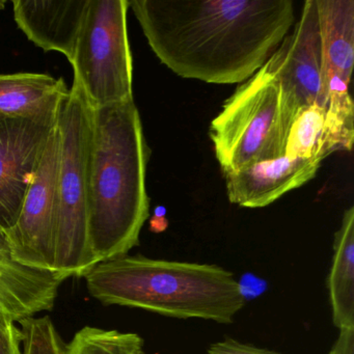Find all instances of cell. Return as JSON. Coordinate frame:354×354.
<instances>
[{
    "label": "cell",
    "instance_id": "6da1fadb",
    "mask_svg": "<svg viewBox=\"0 0 354 354\" xmlns=\"http://www.w3.org/2000/svg\"><path fill=\"white\" fill-rule=\"evenodd\" d=\"M159 61L180 77L242 84L295 24L292 0H132Z\"/></svg>",
    "mask_w": 354,
    "mask_h": 354
},
{
    "label": "cell",
    "instance_id": "7a4b0ae2",
    "mask_svg": "<svg viewBox=\"0 0 354 354\" xmlns=\"http://www.w3.org/2000/svg\"><path fill=\"white\" fill-rule=\"evenodd\" d=\"M150 149L134 100L93 107L88 161V227L97 264L140 245L150 216Z\"/></svg>",
    "mask_w": 354,
    "mask_h": 354
},
{
    "label": "cell",
    "instance_id": "3957f363",
    "mask_svg": "<svg viewBox=\"0 0 354 354\" xmlns=\"http://www.w3.org/2000/svg\"><path fill=\"white\" fill-rule=\"evenodd\" d=\"M93 297L176 319L230 324L245 306L231 271L215 264L119 257L98 263L84 275Z\"/></svg>",
    "mask_w": 354,
    "mask_h": 354
},
{
    "label": "cell",
    "instance_id": "277c9868",
    "mask_svg": "<svg viewBox=\"0 0 354 354\" xmlns=\"http://www.w3.org/2000/svg\"><path fill=\"white\" fill-rule=\"evenodd\" d=\"M298 113L281 82L263 66L211 122L209 136L223 173L283 156Z\"/></svg>",
    "mask_w": 354,
    "mask_h": 354
},
{
    "label": "cell",
    "instance_id": "5b68a950",
    "mask_svg": "<svg viewBox=\"0 0 354 354\" xmlns=\"http://www.w3.org/2000/svg\"><path fill=\"white\" fill-rule=\"evenodd\" d=\"M93 107L74 78L59 113L61 157L55 271L84 277L96 266L88 227V161Z\"/></svg>",
    "mask_w": 354,
    "mask_h": 354
},
{
    "label": "cell",
    "instance_id": "8992f818",
    "mask_svg": "<svg viewBox=\"0 0 354 354\" xmlns=\"http://www.w3.org/2000/svg\"><path fill=\"white\" fill-rule=\"evenodd\" d=\"M128 0H90L71 65L92 107L133 99Z\"/></svg>",
    "mask_w": 354,
    "mask_h": 354
},
{
    "label": "cell",
    "instance_id": "52a82bcc",
    "mask_svg": "<svg viewBox=\"0 0 354 354\" xmlns=\"http://www.w3.org/2000/svg\"><path fill=\"white\" fill-rule=\"evenodd\" d=\"M59 157L61 134L57 125L26 192L17 221L6 231L13 260L30 268L55 271Z\"/></svg>",
    "mask_w": 354,
    "mask_h": 354
},
{
    "label": "cell",
    "instance_id": "ba28073f",
    "mask_svg": "<svg viewBox=\"0 0 354 354\" xmlns=\"http://www.w3.org/2000/svg\"><path fill=\"white\" fill-rule=\"evenodd\" d=\"M59 111L61 107L42 115L0 118V225L5 231L17 221Z\"/></svg>",
    "mask_w": 354,
    "mask_h": 354
},
{
    "label": "cell",
    "instance_id": "9c48e42d",
    "mask_svg": "<svg viewBox=\"0 0 354 354\" xmlns=\"http://www.w3.org/2000/svg\"><path fill=\"white\" fill-rule=\"evenodd\" d=\"M298 111L327 107V77L316 0H306L299 19L265 63Z\"/></svg>",
    "mask_w": 354,
    "mask_h": 354
},
{
    "label": "cell",
    "instance_id": "30bf717a",
    "mask_svg": "<svg viewBox=\"0 0 354 354\" xmlns=\"http://www.w3.org/2000/svg\"><path fill=\"white\" fill-rule=\"evenodd\" d=\"M322 159L283 156L223 174L227 198L244 208H263L315 178Z\"/></svg>",
    "mask_w": 354,
    "mask_h": 354
},
{
    "label": "cell",
    "instance_id": "8fae6325",
    "mask_svg": "<svg viewBox=\"0 0 354 354\" xmlns=\"http://www.w3.org/2000/svg\"><path fill=\"white\" fill-rule=\"evenodd\" d=\"M90 0H15L14 18L28 40L71 63Z\"/></svg>",
    "mask_w": 354,
    "mask_h": 354
},
{
    "label": "cell",
    "instance_id": "7c38bea8",
    "mask_svg": "<svg viewBox=\"0 0 354 354\" xmlns=\"http://www.w3.org/2000/svg\"><path fill=\"white\" fill-rule=\"evenodd\" d=\"M69 90L47 74L0 75V118L30 117L57 111Z\"/></svg>",
    "mask_w": 354,
    "mask_h": 354
},
{
    "label": "cell",
    "instance_id": "4fadbf2b",
    "mask_svg": "<svg viewBox=\"0 0 354 354\" xmlns=\"http://www.w3.org/2000/svg\"><path fill=\"white\" fill-rule=\"evenodd\" d=\"M333 323L339 330L354 328V207L344 212L335 234L333 262L326 279Z\"/></svg>",
    "mask_w": 354,
    "mask_h": 354
},
{
    "label": "cell",
    "instance_id": "5bb4252c",
    "mask_svg": "<svg viewBox=\"0 0 354 354\" xmlns=\"http://www.w3.org/2000/svg\"><path fill=\"white\" fill-rule=\"evenodd\" d=\"M325 70L350 84L354 65L353 0H316Z\"/></svg>",
    "mask_w": 354,
    "mask_h": 354
},
{
    "label": "cell",
    "instance_id": "9a60e30c",
    "mask_svg": "<svg viewBox=\"0 0 354 354\" xmlns=\"http://www.w3.org/2000/svg\"><path fill=\"white\" fill-rule=\"evenodd\" d=\"M327 107L323 128V152L327 157L337 151H351L354 142V104L349 84L326 70Z\"/></svg>",
    "mask_w": 354,
    "mask_h": 354
},
{
    "label": "cell",
    "instance_id": "2e32d148",
    "mask_svg": "<svg viewBox=\"0 0 354 354\" xmlns=\"http://www.w3.org/2000/svg\"><path fill=\"white\" fill-rule=\"evenodd\" d=\"M144 343L136 333L84 326L66 344L64 354H138Z\"/></svg>",
    "mask_w": 354,
    "mask_h": 354
},
{
    "label": "cell",
    "instance_id": "e0dca14e",
    "mask_svg": "<svg viewBox=\"0 0 354 354\" xmlns=\"http://www.w3.org/2000/svg\"><path fill=\"white\" fill-rule=\"evenodd\" d=\"M326 109L317 104L304 107L296 115L290 128L285 155L289 158L324 160L323 128Z\"/></svg>",
    "mask_w": 354,
    "mask_h": 354
},
{
    "label": "cell",
    "instance_id": "ac0fdd59",
    "mask_svg": "<svg viewBox=\"0 0 354 354\" xmlns=\"http://www.w3.org/2000/svg\"><path fill=\"white\" fill-rule=\"evenodd\" d=\"M19 324L22 333V353H65L66 343L50 317H32L20 321Z\"/></svg>",
    "mask_w": 354,
    "mask_h": 354
},
{
    "label": "cell",
    "instance_id": "d6986e66",
    "mask_svg": "<svg viewBox=\"0 0 354 354\" xmlns=\"http://www.w3.org/2000/svg\"><path fill=\"white\" fill-rule=\"evenodd\" d=\"M0 354H24L21 329L3 315H0Z\"/></svg>",
    "mask_w": 354,
    "mask_h": 354
},
{
    "label": "cell",
    "instance_id": "ffe728a7",
    "mask_svg": "<svg viewBox=\"0 0 354 354\" xmlns=\"http://www.w3.org/2000/svg\"><path fill=\"white\" fill-rule=\"evenodd\" d=\"M207 354H281L266 348L257 347L252 344L241 343L233 337H227L223 341L211 344Z\"/></svg>",
    "mask_w": 354,
    "mask_h": 354
},
{
    "label": "cell",
    "instance_id": "44dd1931",
    "mask_svg": "<svg viewBox=\"0 0 354 354\" xmlns=\"http://www.w3.org/2000/svg\"><path fill=\"white\" fill-rule=\"evenodd\" d=\"M328 354H354V328L339 330V337Z\"/></svg>",
    "mask_w": 354,
    "mask_h": 354
},
{
    "label": "cell",
    "instance_id": "7402d4cb",
    "mask_svg": "<svg viewBox=\"0 0 354 354\" xmlns=\"http://www.w3.org/2000/svg\"><path fill=\"white\" fill-rule=\"evenodd\" d=\"M0 263L1 264H14L15 261L12 257L11 248L5 229L0 225Z\"/></svg>",
    "mask_w": 354,
    "mask_h": 354
},
{
    "label": "cell",
    "instance_id": "603a6c76",
    "mask_svg": "<svg viewBox=\"0 0 354 354\" xmlns=\"http://www.w3.org/2000/svg\"><path fill=\"white\" fill-rule=\"evenodd\" d=\"M167 225H169V221L165 218V216H153L150 221V229L151 231L154 233H160V232L165 231Z\"/></svg>",
    "mask_w": 354,
    "mask_h": 354
},
{
    "label": "cell",
    "instance_id": "cb8c5ba5",
    "mask_svg": "<svg viewBox=\"0 0 354 354\" xmlns=\"http://www.w3.org/2000/svg\"><path fill=\"white\" fill-rule=\"evenodd\" d=\"M167 214V209L165 206H157L154 210L155 216H165Z\"/></svg>",
    "mask_w": 354,
    "mask_h": 354
},
{
    "label": "cell",
    "instance_id": "d4e9b609",
    "mask_svg": "<svg viewBox=\"0 0 354 354\" xmlns=\"http://www.w3.org/2000/svg\"><path fill=\"white\" fill-rule=\"evenodd\" d=\"M138 354H147L146 352L144 351V349L142 351L138 352Z\"/></svg>",
    "mask_w": 354,
    "mask_h": 354
}]
</instances>
